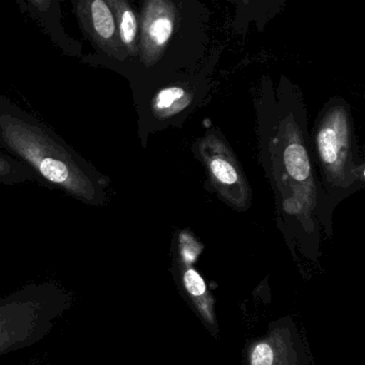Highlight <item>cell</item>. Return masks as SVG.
<instances>
[{
  "instance_id": "5",
  "label": "cell",
  "mask_w": 365,
  "mask_h": 365,
  "mask_svg": "<svg viewBox=\"0 0 365 365\" xmlns=\"http://www.w3.org/2000/svg\"><path fill=\"white\" fill-rule=\"evenodd\" d=\"M279 178L296 194L297 204L309 210L316 205V185L311 161L303 142L300 128L292 114L282 121L279 138Z\"/></svg>"
},
{
  "instance_id": "6",
  "label": "cell",
  "mask_w": 365,
  "mask_h": 365,
  "mask_svg": "<svg viewBox=\"0 0 365 365\" xmlns=\"http://www.w3.org/2000/svg\"><path fill=\"white\" fill-rule=\"evenodd\" d=\"M178 8L170 0H148L140 21L138 56L146 68L159 63L174 35Z\"/></svg>"
},
{
  "instance_id": "3",
  "label": "cell",
  "mask_w": 365,
  "mask_h": 365,
  "mask_svg": "<svg viewBox=\"0 0 365 365\" xmlns=\"http://www.w3.org/2000/svg\"><path fill=\"white\" fill-rule=\"evenodd\" d=\"M318 158L329 182L347 187L356 178L352 159V127L346 103L333 104L318 123L315 133Z\"/></svg>"
},
{
  "instance_id": "13",
  "label": "cell",
  "mask_w": 365,
  "mask_h": 365,
  "mask_svg": "<svg viewBox=\"0 0 365 365\" xmlns=\"http://www.w3.org/2000/svg\"><path fill=\"white\" fill-rule=\"evenodd\" d=\"M11 162L7 159V158L4 157V155H0V178H5V177L9 176L12 173Z\"/></svg>"
},
{
  "instance_id": "12",
  "label": "cell",
  "mask_w": 365,
  "mask_h": 365,
  "mask_svg": "<svg viewBox=\"0 0 365 365\" xmlns=\"http://www.w3.org/2000/svg\"><path fill=\"white\" fill-rule=\"evenodd\" d=\"M181 252L185 259L194 260L200 252V247L198 243L190 236L189 234H181L180 236Z\"/></svg>"
},
{
  "instance_id": "2",
  "label": "cell",
  "mask_w": 365,
  "mask_h": 365,
  "mask_svg": "<svg viewBox=\"0 0 365 365\" xmlns=\"http://www.w3.org/2000/svg\"><path fill=\"white\" fill-rule=\"evenodd\" d=\"M73 300L54 281L34 282L0 298V358L43 341Z\"/></svg>"
},
{
  "instance_id": "11",
  "label": "cell",
  "mask_w": 365,
  "mask_h": 365,
  "mask_svg": "<svg viewBox=\"0 0 365 365\" xmlns=\"http://www.w3.org/2000/svg\"><path fill=\"white\" fill-rule=\"evenodd\" d=\"M252 365H272L273 351L268 344H259L256 346L252 354Z\"/></svg>"
},
{
  "instance_id": "10",
  "label": "cell",
  "mask_w": 365,
  "mask_h": 365,
  "mask_svg": "<svg viewBox=\"0 0 365 365\" xmlns=\"http://www.w3.org/2000/svg\"><path fill=\"white\" fill-rule=\"evenodd\" d=\"M183 281H185L187 292L193 296H202L206 290V284H205L204 279L195 270H187L185 273Z\"/></svg>"
},
{
  "instance_id": "4",
  "label": "cell",
  "mask_w": 365,
  "mask_h": 365,
  "mask_svg": "<svg viewBox=\"0 0 365 365\" xmlns=\"http://www.w3.org/2000/svg\"><path fill=\"white\" fill-rule=\"evenodd\" d=\"M197 151L220 197L237 210L250 208L252 193L247 176L226 140L208 131L197 143Z\"/></svg>"
},
{
  "instance_id": "1",
  "label": "cell",
  "mask_w": 365,
  "mask_h": 365,
  "mask_svg": "<svg viewBox=\"0 0 365 365\" xmlns=\"http://www.w3.org/2000/svg\"><path fill=\"white\" fill-rule=\"evenodd\" d=\"M0 133L8 148L46 180L86 204H101L100 185H106L108 179L87 170L86 163L46 130L6 114L0 116Z\"/></svg>"
},
{
  "instance_id": "7",
  "label": "cell",
  "mask_w": 365,
  "mask_h": 365,
  "mask_svg": "<svg viewBox=\"0 0 365 365\" xmlns=\"http://www.w3.org/2000/svg\"><path fill=\"white\" fill-rule=\"evenodd\" d=\"M73 6L81 27L100 51L116 61H123L129 57L106 0L73 1Z\"/></svg>"
},
{
  "instance_id": "9",
  "label": "cell",
  "mask_w": 365,
  "mask_h": 365,
  "mask_svg": "<svg viewBox=\"0 0 365 365\" xmlns=\"http://www.w3.org/2000/svg\"><path fill=\"white\" fill-rule=\"evenodd\" d=\"M192 100L193 96L185 87L179 85L168 86L155 93L151 101V110L155 118L165 120L189 108Z\"/></svg>"
},
{
  "instance_id": "8",
  "label": "cell",
  "mask_w": 365,
  "mask_h": 365,
  "mask_svg": "<svg viewBox=\"0 0 365 365\" xmlns=\"http://www.w3.org/2000/svg\"><path fill=\"white\" fill-rule=\"evenodd\" d=\"M112 10L118 31L119 39L125 52L131 57L138 56L140 25L135 11L125 0H106Z\"/></svg>"
},
{
  "instance_id": "14",
  "label": "cell",
  "mask_w": 365,
  "mask_h": 365,
  "mask_svg": "<svg viewBox=\"0 0 365 365\" xmlns=\"http://www.w3.org/2000/svg\"><path fill=\"white\" fill-rule=\"evenodd\" d=\"M31 6L37 8L38 10H41V11H44V10L48 9V7L51 6V1L48 0H31L29 1Z\"/></svg>"
},
{
  "instance_id": "15",
  "label": "cell",
  "mask_w": 365,
  "mask_h": 365,
  "mask_svg": "<svg viewBox=\"0 0 365 365\" xmlns=\"http://www.w3.org/2000/svg\"><path fill=\"white\" fill-rule=\"evenodd\" d=\"M26 365H39V364H37V363L33 362V363H29V364H26Z\"/></svg>"
}]
</instances>
